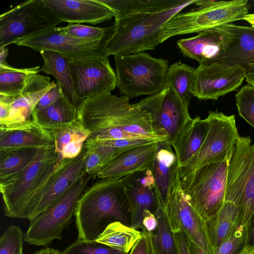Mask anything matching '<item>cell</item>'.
Listing matches in <instances>:
<instances>
[{
	"label": "cell",
	"instance_id": "11",
	"mask_svg": "<svg viewBox=\"0 0 254 254\" xmlns=\"http://www.w3.org/2000/svg\"><path fill=\"white\" fill-rule=\"evenodd\" d=\"M208 131L198 151L180 168V177L206 164L224 160L231 152L240 136L235 115L209 111L206 118Z\"/></svg>",
	"mask_w": 254,
	"mask_h": 254
},
{
	"label": "cell",
	"instance_id": "55",
	"mask_svg": "<svg viewBox=\"0 0 254 254\" xmlns=\"http://www.w3.org/2000/svg\"><path fill=\"white\" fill-rule=\"evenodd\" d=\"M215 0H194L193 4L200 6H204L212 3Z\"/></svg>",
	"mask_w": 254,
	"mask_h": 254
},
{
	"label": "cell",
	"instance_id": "54",
	"mask_svg": "<svg viewBox=\"0 0 254 254\" xmlns=\"http://www.w3.org/2000/svg\"><path fill=\"white\" fill-rule=\"evenodd\" d=\"M191 250L192 254H207L202 249L194 244L192 241Z\"/></svg>",
	"mask_w": 254,
	"mask_h": 254
},
{
	"label": "cell",
	"instance_id": "32",
	"mask_svg": "<svg viewBox=\"0 0 254 254\" xmlns=\"http://www.w3.org/2000/svg\"><path fill=\"white\" fill-rule=\"evenodd\" d=\"M141 237V231L121 222L110 224L96 240L98 242L128 253Z\"/></svg>",
	"mask_w": 254,
	"mask_h": 254
},
{
	"label": "cell",
	"instance_id": "42",
	"mask_svg": "<svg viewBox=\"0 0 254 254\" xmlns=\"http://www.w3.org/2000/svg\"><path fill=\"white\" fill-rule=\"evenodd\" d=\"M247 241V225H240L228 239L214 249V254H239Z\"/></svg>",
	"mask_w": 254,
	"mask_h": 254
},
{
	"label": "cell",
	"instance_id": "34",
	"mask_svg": "<svg viewBox=\"0 0 254 254\" xmlns=\"http://www.w3.org/2000/svg\"><path fill=\"white\" fill-rule=\"evenodd\" d=\"M157 141H158L145 139L97 140L89 137L85 141L84 147L86 149H94L99 153L103 167L123 152Z\"/></svg>",
	"mask_w": 254,
	"mask_h": 254
},
{
	"label": "cell",
	"instance_id": "50",
	"mask_svg": "<svg viewBox=\"0 0 254 254\" xmlns=\"http://www.w3.org/2000/svg\"><path fill=\"white\" fill-rule=\"evenodd\" d=\"M247 245H254V212L247 224Z\"/></svg>",
	"mask_w": 254,
	"mask_h": 254
},
{
	"label": "cell",
	"instance_id": "10",
	"mask_svg": "<svg viewBox=\"0 0 254 254\" xmlns=\"http://www.w3.org/2000/svg\"><path fill=\"white\" fill-rule=\"evenodd\" d=\"M63 22L43 2L30 0L0 16V47L56 27Z\"/></svg>",
	"mask_w": 254,
	"mask_h": 254
},
{
	"label": "cell",
	"instance_id": "27",
	"mask_svg": "<svg viewBox=\"0 0 254 254\" xmlns=\"http://www.w3.org/2000/svg\"><path fill=\"white\" fill-rule=\"evenodd\" d=\"M208 237L213 249L228 239L240 225L239 211L233 203L225 201L219 212L205 221Z\"/></svg>",
	"mask_w": 254,
	"mask_h": 254
},
{
	"label": "cell",
	"instance_id": "13",
	"mask_svg": "<svg viewBox=\"0 0 254 254\" xmlns=\"http://www.w3.org/2000/svg\"><path fill=\"white\" fill-rule=\"evenodd\" d=\"M85 149L77 157L57 165L49 179L35 193L24 207L20 218L29 220L38 216L61 198L84 177Z\"/></svg>",
	"mask_w": 254,
	"mask_h": 254
},
{
	"label": "cell",
	"instance_id": "22",
	"mask_svg": "<svg viewBox=\"0 0 254 254\" xmlns=\"http://www.w3.org/2000/svg\"><path fill=\"white\" fill-rule=\"evenodd\" d=\"M158 142L122 152L103 166L96 176L99 179H121L137 172L152 169Z\"/></svg>",
	"mask_w": 254,
	"mask_h": 254
},
{
	"label": "cell",
	"instance_id": "4",
	"mask_svg": "<svg viewBox=\"0 0 254 254\" xmlns=\"http://www.w3.org/2000/svg\"><path fill=\"white\" fill-rule=\"evenodd\" d=\"M231 151L222 161L206 164L180 177L183 191L204 221L214 216L225 202Z\"/></svg>",
	"mask_w": 254,
	"mask_h": 254
},
{
	"label": "cell",
	"instance_id": "41",
	"mask_svg": "<svg viewBox=\"0 0 254 254\" xmlns=\"http://www.w3.org/2000/svg\"><path fill=\"white\" fill-rule=\"evenodd\" d=\"M63 254H128L95 241L76 240Z\"/></svg>",
	"mask_w": 254,
	"mask_h": 254
},
{
	"label": "cell",
	"instance_id": "49",
	"mask_svg": "<svg viewBox=\"0 0 254 254\" xmlns=\"http://www.w3.org/2000/svg\"><path fill=\"white\" fill-rule=\"evenodd\" d=\"M157 219L155 214L148 210L143 212L142 215L143 230L148 233L153 232L157 228Z\"/></svg>",
	"mask_w": 254,
	"mask_h": 254
},
{
	"label": "cell",
	"instance_id": "6",
	"mask_svg": "<svg viewBox=\"0 0 254 254\" xmlns=\"http://www.w3.org/2000/svg\"><path fill=\"white\" fill-rule=\"evenodd\" d=\"M58 158L55 147L40 149L33 161L17 175L0 183L6 216L20 218L26 204L54 170Z\"/></svg>",
	"mask_w": 254,
	"mask_h": 254
},
{
	"label": "cell",
	"instance_id": "44",
	"mask_svg": "<svg viewBox=\"0 0 254 254\" xmlns=\"http://www.w3.org/2000/svg\"><path fill=\"white\" fill-rule=\"evenodd\" d=\"M85 170L88 175L96 176L102 168L101 157L99 153L92 149H86Z\"/></svg>",
	"mask_w": 254,
	"mask_h": 254
},
{
	"label": "cell",
	"instance_id": "31",
	"mask_svg": "<svg viewBox=\"0 0 254 254\" xmlns=\"http://www.w3.org/2000/svg\"><path fill=\"white\" fill-rule=\"evenodd\" d=\"M39 149L22 147L0 150V183L17 175L33 161Z\"/></svg>",
	"mask_w": 254,
	"mask_h": 254
},
{
	"label": "cell",
	"instance_id": "23",
	"mask_svg": "<svg viewBox=\"0 0 254 254\" xmlns=\"http://www.w3.org/2000/svg\"><path fill=\"white\" fill-rule=\"evenodd\" d=\"M152 170L158 205L165 209L180 171L176 155L168 140L157 142Z\"/></svg>",
	"mask_w": 254,
	"mask_h": 254
},
{
	"label": "cell",
	"instance_id": "7",
	"mask_svg": "<svg viewBox=\"0 0 254 254\" xmlns=\"http://www.w3.org/2000/svg\"><path fill=\"white\" fill-rule=\"evenodd\" d=\"M250 7L247 0H215L208 5L179 12L162 26L159 37L160 43L175 36L198 33L243 20Z\"/></svg>",
	"mask_w": 254,
	"mask_h": 254
},
{
	"label": "cell",
	"instance_id": "58",
	"mask_svg": "<svg viewBox=\"0 0 254 254\" xmlns=\"http://www.w3.org/2000/svg\"><path fill=\"white\" fill-rule=\"evenodd\" d=\"M247 82L248 83V84H251L254 86V81L249 80V81H247Z\"/></svg>",
	"mask_w": 254,
	"mask_h": 254
},
{
	"label": "cell",
	"instance_id": "2",
	"mask_svg": "<svg viewBox=\"0 0 254 254\" xmlns=\"http://www.w3.org/2000/svg\"><path fill=\"white\" fill-rule=\"evenodd\" d=\"M74 216L77 240L95 241L114 222L131 226L130 201L121 179H102L88 187Z\"/></svg>",
	"mask_w": 254,
	"mask_h": 254
},
{
	"label": "cell",
	"instance_id": "9",
	"mask_svg": "<svg viewBox=\"0 0 254 254\" xmlns=\"http://www.w3.org/2000/svg\"><path fill=\"white\" fill-rule=\"evenodd\" d=\"M93 177L86 174L58 201L29 220L24 241L36 246H47L55 239L62 240V232L75 216L78 201Z\"/></svg>",
	"mask_w": 254,
	"mask_h": 254
},
{
	"label": "cell",
	"instance_id": "12",
	"mask_svg": "<svg viewBox=\"0 0 254 254\" xmlns=\"http://www.w3.org/2000/svg\"><path fill=\"white\" fill-rule=\"evenodd\" d=\"M67 55L73 89L80 103L117 87L116 73L104 54Z\"/></svg>",
	"mask_w": 254,
	"mask_h": 254
},
{
	"label": "cell",
	"instance_id": "35",
	"mask_svg": "<svg viewBox=\"0 0 254 254\" xmlns=\"http://www.w3.org/2000/svg\"><path fill=\"white\" fill-rule=\"evenodd\" d=\"M155 214L157 227L148 233L154 254H179L173 232L170 227L165 209L158 205Z\"/></svg>",
	"mask_w": 254,
	"mask_h": 254
},
{
	"label": "cell",
	"instance_id": "56",
	"mask_svg": "<svg viewBox=\"0 0 254 254\" xmlns=\"http://www.w3.org/2000/svg\"><path fill=\"white\" fill-rule=\"evenodd\" d=\"M239 254H254V245H247Z\"/></svg>",
	"mask_w": 254,
	"mask_h": 254
},
{
	"label": "cell",
	"instance_id": "14",
	"mask_svg": "<svg viewBox=\"0 0 254 254\" xmlns=\"http://www.w3.org/2000/svg\"><path fill=\"white\" fill-rule=\"evenodd\" d=\"M180 174L171 192L165 209L173 232L182 231L207 254H214L206 232L205 221L191 206L180 185Z\"/></svg>",
	"mask_w": 254,
	"mask_h": 254
},
{
	"label": "cell",
	"instance_id": "3",
	"mask_svg": "<svg viewBox=\"0 0 254 254\" xmlns=\"http://www.w3.org/2000/svg\"><path fill=\"white\" fill-rule=\"evenodd\" d=\"M190 0L184 4L160 11L129 14L115 19L114 28L108 36L104 54L127 55L154 49L160 43L162 26L186 7L193 4Z\"/></svg>",
	"mask_w": 254,
	"mask_h": 254
},
{
	"label": "cell",
	"instance_id": "47",
	"mask_svg": "<svg viewBox=\"0 0 254 254\" xmlns=\"http://www.w3.org/2000/svg\"><path fill=\"white\" fill-rule=\"evenodd\" d=\"M179 254H192L191 250V241L182 231L173 232Z\"/></svg>",
	"mask_w": 254,
	"mask_h": 254
},
{
	"label": "cell",
	"instance_id": "21",
	"mask_svg": "<svg viewBox=\"0 0 254 254\" xmlns=\"http://www.w3.org/2000/svg\"><path fill=\"white\" fill-rule=\"evenodd\" d=\"M229 38L228 33L220 26L180 39L177 45L185 56L197 61L199 65H209L223 51Z\"/></svg>",
	"mask_w": 254,
	"mask_h": 254
},
{
	"label": "cell",
	"instance_id": "51",
	"mask_svg": "<svg viewBox=\"0 0 254 254\" xmlns=\"http://www.w3.org/2000/svg\"><path fill=\"white\" fill-rule=\"evenodd\" d=\"M8 55V49L6 47H0V66H9L6 59Z\"/></svg>",
	"mask_w": 254,
	"mask_h": 254
},
{
	"label": "cell",
	"instance_id": "17",
	"mask_svg": "<svg viewBox=\"0 0 254 254\" xmlns=\"http://www.w3.org/2000/svg\"><path fill=\"white\" fill-rule=\"evenodd\" d=\"M109 34L102 40L80 39L64 34L56 26L18 40L13 44L27 47L40 53L50 51L65 55L104 54V48Z\"/></svg>",
	"mask_w": 254,
	"mask_h": 254
},
{
	"label": "cell",
	"instance_id": "5",
	"mask_svg": "<svg viewBox=\"0 0 254 254\" xmlns=\"http://www.w3.org/2000/svg\"><path fill=\"white\" fill-rule=\"evenodd\" d=\"M117 87L129 99L158 94L164 88L168 61L145 52L115 55Z\"/></svg>",
	"mask_w": 254,
	"mask_h": 254
},
{
	"label": "cell",
	"instance_id": "45",
	"mask_svg": "<svg viewBox=\"0 0 254 254\" xmlns=\"http://www.w3.org/2000/svg\"><path fill=\"white\" fill-rule=\"evenodd\" d=\"M86 140L79 139L65 145L58 156L57 165L60 164L63 160L72 159L78 156L84 148Z\"/></svg>",
	"mask_w": 254,
	"mask_h": 254
},
{
	"label": "cell",
	"instance_id": "38",
	"mask_svg": "<svg viewBox=\"0 0 254 254\" xmlns=\"http://www.w3.org/2000/svg\"><path fill=\"white\" fill-rule=\"evenodd\" d=\"M64 34L80 39L102 40L112 31L114 26L108 28L95 27L80 24H68L64 27H59Z\"/></svg>",
	"mask_w": 254,
	"mask_h": 254
},
{
	"label": "cell",
	"instance_id": "36",
	"mask_svg": "<svg viewBox=\"0 0 254 254\" xmlns=\"http://www.w3.org/2000/svg\"><path fill=\"white\" fill-rule=\"evenodd\" d=\"M40 66L17 68L0 66V94L15 97L24 89L29 77L41 71Z\"/></svg>",
	"mask_w": 254,
	"mask_h": 254
},
{
	"label": "cell",
	"instance_id": "40",
	"mask_svg": "<svg viewBox=\"0 0 254 254\" xmlns=\"http://www.w3.org/2000/svg\"><path fill=\"white\" fill-rule=\"evenodd\" d=\"M235 98L239 116L254 128V86L250 84L243 86Z\"/></svg>",
	"mask_w": 254,
	"mask_h": 254
},
{
	"label": "cell",
	"instance_id": "18",
	"mask_svg": "<svg viewBox=\"0 0 254 254\" xmlns=\"http://www.w3.org/2000/svg\"><path fill=\"white\" fill-rule=\"evenodd\" d=\"M128 195L131 210V227L143 230L145 210L155 213L158 206L152 169L137 172L121 179Z\"/></svg>",
	"mask_w": 254,
	"mask_h": 254
},
{
	"label": "cell",
	"instance_id": "1",
	"mask_svg": "<svg viewBox=\"0 0 254 254\" xmlns=\"http://www.w3.org/2000/svg\"><path fill=\"white\" fill-rule=\"evenodd\" d=\"M106 91L82 100L77 107V121L97 140L145 139L156 141L169 138L154 125L141 101Z\"/></svg>",
	"mask_w": 254,
	"mask_h": 254
},
{
	"label": "cell",
	"instance_id": "19",
	"mask_svg": "<svg viewBox=\"0 0 254 254\" xmlns=\"http://www.w3.org/2000/svg\"><path fill=\"white\" fill-rule=\"evenodd\" d=\"M60 19L71 24H97L111 20L113 12L97 0H42Z\"/></svg>",
	"mask_w": 254,
	"mask_h": 254
},
{
	"label": "cell",
	"instance_id": "20",
	"mask_svg": "<svg viewBox=\"0 0 254 254\" xmlns=\"http://www.w3.org/2000/svg\"><path fill=\"white\" fill-rule=\"evenodd\" d=\"M50 78L36 73L31 75L20 93L11 105L7 120L0 127H12L25 125L32 120L35 108L42 96L55 84Z\"/></svg>",
	"mask_w": 254,
	"mask_h": 254
},
{
	"label": "cell",
	"instance_id": "26",
	"mask_svg": "<svg viewBox=\"0 0 254 254\" xmlns=\"http://www.w3.org/2000/svg\"><path fill=\"white\" fill-rule=\"evenodd\" d=\"M208 124L199 116L191 118L182 130L172 145L180 168L200 149L206 136Z\"/></svg>",
	"mask_w": 254,
	"mask_h": 254
},
{
	"label": "cell",
	"instance_id": "46",
	"mask_svg": "<svg viewBox=\"0 0 254 254\" xmlns=\"http://www.w3.org/2000/svg\"><path fill=\"white\" fill-rule=\"evenodd\" d=\"M128 254H154L149 234L141 230V237Z\"/></svg>",
	"mask_w": 254,
	"mask_h": 254
},
{
	"label": "cell",
	"instance_id": "39",
	"mask_svg": "<svg viewBox=\"0 0 254 254\" xmlns=\"http://www.w3.org/2000/svg\"><path fill=\"white\" fill-rule=\"evenodd\" d=\"M24 234L15 225H10L0 238V254H23Z\"/></svg>",
	"mask_w": 254,
	"mask_h": 254
},
{
	"label": "cell",
	"instance_id": "8",
	"mask_svg": "<svg viewBox=\"0 0 254 254\" xmlns=\"http://www.w3.org/2000/svg\"><path fill=\"white\" fill-rule=\"evenodd\" d=\"M225 201L236 206L240 225H247L254 212V143L249 136H240L232 148Z\"/></svg>",
	"mask_w": 254,
	"mask_h": 254
},
{
	"label": "cell",
	"instance_id": "33",
	"mask_svg": "<svg viewBox=\"0 0 254 254\" xmlns=\"http://www.w3.org/2000/svg\"><path fill=\"white\" fill-rule=\"evenodd\" d=\"M195 69V68L179 62L169 66L165 76V86L173 89L188 108L190 98L193 96L191 88Z\"/></svg>",
	"mask_w": 254,
	"mask_h": 254
},
{
	"label": "cell",
	"instance_id": "52",
	"mask_svg": "<svg viewBox=\"0 0 254 254\" xmlns=\"http://www.w3.org/2000/svg\"><path fill=\"white\" fill-rule=\"evenodd\" d=\"M34 254H63V253L58 250L45 248L37 251Z\"/></svg>",
	"mask_w": 254,
	"mask_h": 254
},
{
	"label": "cell",
	"instance_id": "24",
	"mask_svg": "<svg viewBox=\"0 0 254 254\" xmlns=\"http://www.w3.org/2000/svg\"><path fill=\"white\" fill-rule=\"evenodd\" d=\"M229 35L226 47L211 64L224 63L246 68L254 64V27L233 24L222 25Z\"/></svg>",
	"mask_w": 254,
	"mask_h": 254
},
{
	"label": "cell",
	"instance_id": "43",
	"mask_svg": "<svg viewBox=\"0 0 254 254\" xmlns=\"http://www.w3.org/2000/svg\"><path fill=\"white\" fill-rule=\"evenodd\" d=\"M64 96L60 85L56 82L55 85L40 99L35 108L34 112H38L49 107Z\"/></svg>",
	"mask_w": 254,
	"mask_h": 254
},
{
	"label": "cell",
	"instance_id": "15",
	"mask_svg": "<svg viewBox=\"0 0 254 254\" xmlns=\"http://www.w3.org/2000/svg\"><path fill=\"white\" fill-rule=\"evenodd\" d=\"M246 77V68L239 65H199L195 69L191 92L199 99L216 100L236 90Z\"/></svg>",
	"mask_w": 254,
	"mask_h": 254
},
{
	"label": "cell",
	"instance_id": "48",
	"mask_svg": "<svg viewBox=\"0 0 254 254\" xmlns=\"http://www.w3.org/2000/svg\"><path fill=\"white\" fill-rule=\"evenodd\" d=\"M13 100V97L0 94V124L7 120Z\"/></svg>",
	"mask_w": 254,
	"mask_h": 254
},
{
	"label": "cell",
	"instance_id": "30",
	"mask_svg": "<svg viewBox=\"0 0 254 254\" xmlns=\"http://www.w3.org/2000/svg\"><path fill=\"white\" fill-rule=\"evenodd\" d=\"M32 120L49 130L66 126L77 120V107L64 96L49 107L33 112Z\"/></svg>",
	"mask_w": 254,
	"mask_h": 254
},
{
	"label": "cell",
	"instance_id": "29",
	"mask_svg": "<svg viewBox=\"0 0 254 254\" xmlns=\"http://www.w3.org/2000/svg\"><path fill=\"white\" fill-rule=\"evenodd\" d=\"M108 7L115 19L138 13L160 11L187 3L190 0H97Z\"/></svg>",
	"mask_w": 254,
	"mask_h": 254
},
{
	"label": "cell",
	"instance_id": "57",
	"mask_svg": "<svg viewBox=\"0 0 254 254\" xmlns=\"http://www.w3.org/2000/svg\"><path fill=\"white\" fill-rule=\"evenodd\" d=\"M243 20L247 21L252 27H254V14H248L245 16Z\"/></svg>",
	"mask_w": 254,
	"mask_h": 254
},
{
	"label": "cell",
	"instance_id": "16",
	"mask_svg": "<svg viewBox=\"0 0 254 254\" xmlns=\"http://www.w3.org/2000/svg\"><path fill=\"white\" fill-rule=\"evenodd\" d=\"M150 114L154 126L169 138L172 145L186 124L191 119L189 108L175 91L165 86L160 93L141 101Z\"/></svg>",
	"mask_w": 254,
	"mask_h": 254
},
{
	"label": "cell",
	"instance_id": "37",
	"mask_svg": "<svg viewBox=\"0 0 254 254\" xmlns=\"http://www.w3.org/2000/svg\"><path fill=\"white\" fill-rule=\"evenodd\" d=\"M55 139V148L58 156L63 148L73 141L87 140L91 132L86 129L77 120L66 126L56 127L50 130Z\"/></svg>",
	"mask_w": 254,
	"mask_h": 254
},
{
	"label": "cell",
	"instance_id": "53",
	"mask_svg": "<svg viewBox=\"0 0 254 254\" xmlns=\"http://www.w3.org/2000/svg\"><path fill=\"white\" fill-rule=\"evenodd\" d=\"M247 77L246 81H254V64H250L246 68Z\"/></svg>",
	"mask_w": 254,
	"mask_h": 254
},
{
	"label": "cell",
	"instance_id": "25",
	"mask_svg": "<svg viewBox=\"0 0 254 254\" xmlns=\"http://www.w3.org/2000/svg\"><path fill=\"white\" fill-rule=\"evenodd\" d=\"M55 145L51 131L33 120L19 126L0 127V150L22 147L42 149Z\"/></svg>",
	"mask_w": 254,
	"mask_h": 254
},
{
	"label": "cell",
	"instance_id": "28",
	"mask_svg": "<svg viewBox=\"0 0 254 254\" xmlns=\"http://www.w3.org/2000/svg\"><path fill=\"white\" fill-rule=\"evenodd\" d=\"M40 54L44 61L41 71L53 75L60 85L64 96L78 107L80 102L73 89L68 56L50 51H42Z\"/></svg>",
	"mask_w": 254,
	"mask_h": 254
}]
</instances>
